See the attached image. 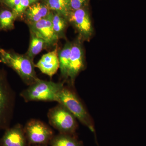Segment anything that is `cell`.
<instances>
[{
    "mask_svg": "<svg viewBox=\"0 0 146 146\" xmlns=\"http://www.w3.org/2000/svg\"><path fill=\"white\" fill-rule=\"evenodd\" d=\"M0 62L11 68L29 86L39 79L36 76L33 60L26 54H19L0 47Z\"/></svg>",
    "mask_w": 146,
    "mask_h": 146,
    "instance_id": "6da1fadb",
    "label": "cell"
},
{
    "mask_svg": "<svg viewBox=\"0 0 146 146\" xmlns=\"http://www.w3.org/2000/svg\"><path fill=\"white\" fill-rule=\"evenodd\" d=\"M56 102L67 108L91 132L95 133L94 122L74 91L64 86L58 95Z\"/></svg>",
    "mask_w": 146,
    "mask_h": 146,
    "instance_id": "3957f363",
    "label": "cell"
},
{
    "mask_svg": "<svg viewBox=\"0 0 146 146\" xmlns=\"http://www.w3.org/2000/svg\"><path fill=\"white\" fill-rule=\"evenodd\" d=\"M16 20L12 10L8 9L0 10V31L11 30L14 27Z\"/></svg>",
    "mask_w": 146,
    "mask_h": 146,
    "instance_id": "ac0fdd59",
    "label": "cell"
},
{
    "mask_svg": "<svg viewBox=\"0 0 146 146\" xmlns=\"http://www.w3.org/2000/svg\"><path fill=\"white\" fill-rule=\"evenodd\" d=\"M46 5L50 10L60 13L68 20L71 12L70 0H47Z\"/></svg>",
    "mask_w": 146,
    "mask_h": 146,
    "instance_id": "5bb4252c",
    "label": "cell"
},
{
    "mask_svg": "<svg viewBox=\"0 0 146 146\" xmlns=\"http://www.w3.org/2000/svg\"><path fill=\"white\" fill-rule=\"evenodd\" d=\"M50 12L46 5L36 2L28 7L23 16L26 23L28 25H32L46 18Z\"/></svg>",
    "mask_w": 146,
    "mask_h": 146,
    "instance_id": "7c38bea8",
    "label": "cell"
},
{
    "mask_svg": "<svg viewBox=\"0 0 146 146\" xmlns=\"http://www.w3.org/2000/svg\"><path fill=\"white\" fill-rule=\"evenodd\" d=\"M21 0H0V2L12 10L20 3Z\"/></svg>",
    "mask_w": 146,
    "mask_h": 146,
    "instance_id": "44dd1931",
    "label": "cell"
},
{
    "mask_svg": "<svg viewBox=\"0 0 146 146\" xmlns=\"http://www.w3.org/2000/svg\"><path fill=\"white\" fill-rule=\"evenodd\" d=\"M31 5L29 0H21L19 4L12 10L16 19L21 18L28 7Z\"/></svg>",
    "mask_w": 146,
    "mask_h": 146,
    "instance_id": "d6986e66",
    "label": "cell"
},
{
    "mask_svg": "<svg viewBox=\"0 0 146 146\" xmlns=\"http://www.w3.org/2000/svg\"><path fill=\"white\" fill-rule=\"evenodd\" d=\"M81 40L78 37L74 42L72 43L71 47L68 79L70 78L72 85L77 76L84 68V56Z\"/></svg>",
    "mask_w": 146,
    "mask_h": 146,
    "instance_id": "9c48e42d",
    "label": "cell"
},
{
    "mask_svg": "<svg viewBox=\"0 0 146 146\" xmlns=\"http://www.w3.org/2000/svg\"><path fill=\"white\" fill-rule=\"evenodd\" d=\"M52 24L53 29L58 38L63 37L65 29L68 26V20L64 16L56 12H53Z\"/></svg>",
    "mask_w": 146,
    "mask_h": 146,
    "instance_id": "e0dca14e",
    "label": "cell"
},
{
    "mask_svg": "<svg viewBox=\"0 0 146 146\" xmlns=\"http://www.w3.org/2000/svg\"><path fill=\"white\" fill-rule=\"evenodd\" d=\"M64 86V82H55L39 78L22 91L20 95L26 102H56L58 95Z\"/></svg>",
    "mask_w": 146,
    "mask_h": 146,
    "instance_id": "7a4b0ae2",
    "label": "cell"
},
{
    "mask_svg": "<svg viewBox=\"0 0 146 146\" xmlns=\"http://www.w3.org/2000/svg\"><path fill=\"white\" fill-rule=\"evenodd\" d=\"M29 1L31 3V5L34 3L37 2L38 0H29Z\"/></svg>",
    "mask_w": 146,
    "mask_h": 146,
    "instance_id": "7402d4cb",
    "label": "cell"
},
{
    "mask_svg": "<svg viewBox=\"0 0 146 146\" xmlns=\"http://www.w3.org/2000/svg\"><path fill=\"white\" fill-rule=\"evenodd\" d=\"M52 15V12L51 11L46 18L35 23L28 25L30 31L43 39L47 47L54 46L59 39L53 29Z\"/></svg>",
    "mask_w": 146,
    "mask_h": 146,
    "instance_id": "ba28073f",
    "label": "cell"
},
{
    "mask_svg": "<svg viewBox=\"0 0 146 146\" xmlns=\"http://www.w3.org/2000/svg\"><path fill=\"white\" fill-rule=\"evenodd\" d=\"M48 117L50 125L60 133L73 135L77 128L76 118L59 104L49 110Z\"/></svg>",
    "mask_w": 146,
    "mask_h": 146,
    "instance_id": "5b68a950",
    "label": "cell"
},
{
    "mask_svg": "<svg viewBox=\"0 0 146 146\" xmlns=\"http://www.w3.org/2000/svg\"><path fill=\"white\" fill-rule=\"evenodd\" d=\"M30 34L29 46L26 55L33 60L34 57L47 46L43 39L36 36L31 31H30Z\"/></svg>",
    "mask_w": 146,
    "mask_h": 146,
    "instance_id": "9a60e30c",
    "label": "cell"
},
{
    "mask_svg": "<svg viewBox=\"0 0 146 146\" xmlns=\"http://www.w3.org/2000/svg\"><path fill=\"white\" fill-rule=\"evenodd\" d=\"M88 0H70L71 11L84 8Z\"/></svg>",
    "mask_w": 146,
    "mask_h": 146,
    "instance_id": "ffe728a7",
    "label": "cell"
},
{
    "mask_svg": "<svg viewBox=\"0 0 146 146\" xmlns=\"http://www.w3.org/2000/svg\"><path fill=\"white\" fill-rule=\"evenodd\" d=\"M73 135L61 133L53 137L50 141L51 146H83L82 143Z\"/></svg>",
    "mask_w": 146,
    "mask_h": 146,
    "instance_id": "2e32d148",
    "label": "cell"
},
{
    "mask_svg": "<svg viewBox=\"0 0 146 146\" xmlns=\"http://www.w3.org/2000/svg\"><path fill=\"white\" fill-rule=\"evenodd\" d=\"M16 103V94L11 87L3 69L0 70V129L10 127Z\"/></svg>",
    "mask_w": 146,
    "mask_h": 146,
    "instance_id": "277c9868",
    "label": "cell"
},
{
    "mask_svg": "<svg viewBox=\"0 0 146 146\" xmlns=\"http://www.w3.org/2000/svg\"><path fill=\"white\" fill-rule=\"evenodd\" d=\"M72 43L68 42L60 51H58L59 68L62 77L65 80L68 79V71Z\"/></svg>",
    "mask_w": 146,
    "mask_h": 146,
    "instance_id": "4fadbf2b",
    "label": "cell"
},
{
    "mask_svg": "<svg viewBox=\"0 0 146 146\" xmlns=\"http://www.w3.org/2000/svg\"><path fill=\"white\" fill-rule=\"evenodd\" d=\"M25 131L20 124L6 129L0 140V146H26Z\"/></svg>",
    "mask_w": 146,
    "mask_h": 146,
    "instance_id": "8fae6325",
    "label": "cell"
},
{
    "mask_svg": "<svg viewBox=\"0 0 146 146\" xmlns=\"http://www.w3.org/2000/svg\"><path fill=\"white\" fill-rule=\"evenodd\" d=\"M24 129L28 140L31 144L44 145L53 137L50 128L39 120H29Z\"/></svg>",
    "mask_w": 146,
    "mask_h": 146,
    "instance_id": "8992f818",
    "label": "cell"
},
{
    "mask_svg": "<svg viewBox=\"0 0 146 146\" xmlns=\"http://www.w3.org/2000/svg\"><path fill=\"white\" fill-rule=\"evenodd\" d=\"M69 23L75 28L79 37L82 40H89L93 33V28L88 11L84 8L71 11L68 18Z\"/></svg>",
    "mask_w": 146,
    "mask_h": 146,
    "instance_id": "52a82bcc",
    "label": "cell"
},
{
    "mask_svg": "<svg viewBox=\"0 0 146 146\" xmlns=\"http://www.w3.org/2000/svg\"><path fill=\"white\" fill-rule=\"evenodd\" d=\"M58 54V47L56 46L52 51L43 55L35 65V67L51 78L60 67Z\"/></svg>",
    "mask_w": 146,
    "mask_h": 146,
    "instance_id": "30bf717a",
    "label": "cell"
},
{
    "mask_svg": "<svg viewBox=\"0 0 146 146\" xmlns=\"http://www.w3.org/2000/svg\"><path fill=\"white\" fill-rule=\"evenodd\" d=\"M36 146H46L44 145H39Z\"/></svg>",
    "mask_w": 146,
    "mask_h": 146,
    "instance_id": "603a6c76",
    "label": "cell"
}]
</instances>
